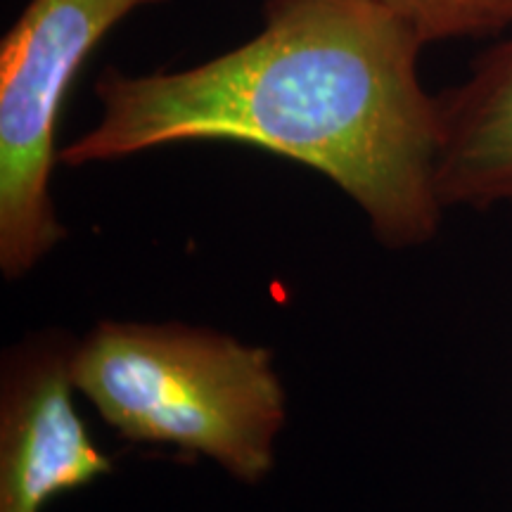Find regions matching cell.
I'll return each instance as SVG.
<instances>
[{"label":"cell","instance_id":"1","mask_svg":"<svg viewBox=\"0 0 512 512\" xmlns=\"http://www.w3.org/2000/svg\"><path fill=\"white\" fill-rule=\"evenodd\" d=\"M425 48L380 0H266L264 29L178 72L105 69L100 119L60 152L67 166L178 143H242L287 157L347 192L384 247L439 228V105Z\"/></svg>","mask_w":512,"mask_h":512},{"label":"cell","instance_id":"2","mask_svg":"<svg viewBox=\"0 0 512 512\" xmlns=\"http://www.w3.org/2000/svg\"><path fill=\"white\" fill-rule=\"evenodd\" d=\"M72 377L128 441L197 453L245 484L273 470L285 389L264 347L190 325L105 320L76 344Z\"/></svg>","mask_w":512,"mask_h":512},{"label":"cell","instance_id":"3","mask_svg":"<svg viewBox=\"0 0 512 512\" xmlns=\"http://www.w3.org/2000/svg\"><path fill=\"white\" fill-rule=\"evenodd\" d=\"M166 0H31L0 43V271H34L60 242L50 178L57 119L93 48L114 24Z\"/></svg>","mask_w":512,"mask_h":512},{"label":"cell","instance_id":"4","mask_svg":"<svg viewBox=\"0 0 512 512\" xmlns=\"http://www.w3.org/2000/svg\"><path fill=\"white\" fill-rule=\"evenodd\" d=\"M74 349L72 337L41 332L3 358L0 512H41L55 496L112 472L74 408Z\"/></svg>","mask_w":512,"mask_h":512},{"label":"cell","instance_id":"5","mask_svg":"<svg viewBox=\"0 0 512 512\" xmlns=\"http://www.w3.org/2000/svg\"><path fill=\"white\" fill-rule=\"evenodd\" d=\"M437 195L446 207L512 204V31L441 93Z\"/></svg>","mask_w":512,"mask_h":512},{"label":"cell","instance_id":"6","mask_svg":"<svg viewBox=\"0 0 512 512\" xmlns=\"http://www.w3.org/2000/svg\"><path fill=\"white\" fill-rule=\"evenodd\" d=\"M422 46L512 31V0H380Z\"/></svg>","mask_w":512,"mask_h":512}]
</instances>
